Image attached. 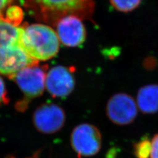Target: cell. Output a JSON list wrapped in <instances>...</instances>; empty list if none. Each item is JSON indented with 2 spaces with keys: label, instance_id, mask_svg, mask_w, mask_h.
Returning a JSON list of instances; mask_svg holds the SVG:
<instances>
[{
  "label": "cell",
  "instance_id": "obj_1",
  "mask_svg": "<svg viewBox=\"0 0 158 158\" xmlns=\"http://www.w3.org/2000/svg\"><path fill=\"white\" fill-rule=\"evenodd\" d=\"M22 27L0 17V74L9 78L21 69L36 65L21 43Z\"/></svg>",
  "mask_w": 158,
  "mask_h": 158
},
{
  "label": "cell",
  "instance_id": "obj_2",
  "mask_svg": "<svg viewBox=\"0 0 158 158\" xmlns=\"http://www.w3.org/2000/svg\"><path fill=\"white\" fill-rule=\"evenodd\" d=\"M21 43L28 55L37 61L56 56L59 48L57 34L50 27L41 24L22 27Z\"/></svg>",
  "mask_w": 158,
  "mask_h": 158
},
{
  "label": "cell",
  "instance_id": "obj_3",
  "mask_svg": "<svg viewBox=\"0 0 158 158\" xmlns=\"http://www.w3.org/2000/svg\"><path fill=\"white\" fill-rule=\"evenodd\" d=\"M71 142L74 151L79 157H90L100 150L102 136L96 127L83 123L74 128Z\"/></svg>",
  "mask_w": 158,
  "mask_h": 158
},
{
  "label": "cell",
  "instance_id": "obj_4",
  "mask_svg": "<svg viewBox=\"0 0 158 158\" xmlns=\"http://www.w3.org/2000/svg\"><path fill=\"white\" fill-rule=\"evenodd\" d=\"M46 69L34 65L24 68L13 76V79L27 99L41 96L46 88Z\"/></svg>",
  "mask_w": 158,
  "mask_h": 158
},
{
  "label": "cell",
  "instance_id": "obj_5",
  "mask_svg": "<svg viewBox=\"0 0 158 158\" xmlns=\"http://www.w3.org/2000/svg\"><path fill=\"white\" fill-rule=\"evenodd\" d=\"M109 118L118 125L131 123L137 116V105L131 96L120 93L113 96L109 100L106 107Z\"/></svg>",
  "mask_w": 158,
  "mask_h": 158
},
{
  "label": "cell",
  "instance_id": "obj_6",
  "mask_svg": "<svg viewBox=\"0 0 158 158\" xmlns=\"http://www.w3.org/2000/svg\"><path fill=\"white\" fill-rule=\"evenodd\" d=\"M65 121L63 109L53 103L39 106L33 115V122L37 130L42 133L52 134L59 131Z\"/></svg>",
  "mask_w": 158,
  "mask_h": 158
},
{
  "label": "cell",
  "instance_id": "obj_7",
  "mask_svg": "<svg viewBox=\"0 0 158 158\" xmlns=\"http://www.w3.org/2000/svg\"><path fill=\"white\" fill-rule=\"evenodd\" d=\"M75 77L71 69L56 66L46 74V88L53 97H64L70 94L75 88Z\"/></svg>",
  "mask_w": 158,
  "mask_h": 158
},
{
  "label": "cell",
  "instance_id": "obj_8",
  "mask_svg": "<svg viewBox=\"0 0 158 158\" xmlns=\"http://www.w3.org/2000/svg\"><path fill=\"white\" fill-rule=\"evenodd\" d=\"M44 13L76 16L90 11L92 0H31Z\"/></svg>",
  "mask_w": 158,
  "mask_h": 158
},
{
  "label": "cell",
  "instance_id": "obj_9",
  "mask_svg": "<svg viewBox=\"0 0 158 158\" xmlns=\"http://www.w3.org/2000/svg\"><path fill=\"white\" fill-rule=\"evenodd\" d=\"M57 36L65 46L77 47L85 40V28L77 16L67 15L61 18L57 24Z\"/></svg>",
  "mask_w": 158,
  "mask_h": 158
},
{
  "label": "cell",
  "instance_id": "obj_10",
  "mask_svg": "<svg viewBox=\"0 0 158 158\" xmlns=\"http://www.w3.org/2000/svg\"><path fill=\"white\" fill-rule=\"evenodd\" d=\"M137 106L140 110L152 114L158 111V85H148L142 87L138 92Z\"/></svg>",
  "mask_w": 158,
  "mask_h": 158
},
{
  "label": "cell",
  "instance_id": "obj_11",
  "mask_svg": "<svg viewBox=\"0 0 158 158\" xmlns=\"http://www.w3.org/2000/svg\"><path fill=\"white\" fill-rule=\"evenodd\" d=\"M151 140L144 138L135 146V154L136 158H150Z\"/></svg>",
  "mask_w": 158,
  "mask_h": 158
},
{
  "label": "cell",
  "instance_id": "obj_12",
  "mask_svg": "<svg viewBox=\"0 0 158 158\" xmlns=\"http://www.w3.org/2000/svg\"><path fill=\"white\" fill-rule=\"evenodd\" d=\"M142 0H111L112 6L120 11L128 12L135 9Z\"/></svg>",
  "mask_w": 158,
  "mask_h": 158
},
{
  "label": "cell",
  "instance_id": "obj_13",
  "mask_svg": "<svg viewBox=\"0 0 158 158\" xmlns=\"http://www.w3.org/2000/svg\"><path fill=\"white\" fill-rule=\"evenodd\" d=\"M3 17L9 23L18 26V24L21 22L23 11L21 9L17 6H10L6 10Z\"/></svg>",
  "mask_w": 158,
  "mask_h": 158
},
{
  "label": "cell",
  "instance_id": "obj_14",
  "mask_svg": "<svg viewBox=\"0 0 158 158\" xmlns=\"http://www.w3.org/2000/svg\"><path fill=\"white\" fill-rule=\"evenodd\" d=\"M9 102V98L7 97V92L3 78L0 76V106L7 104Z\"/></svg>",
  "mask_w": 158,
  "mask_h": 158
},
{
  "label": "cell",
  "instance_id": "obj_15",
  "mask_svg": "<svg viewBox=\"0 0 158 158\" xmlns=\"http://www.w3.org/2000/svg\"><path fill=\"white\" fill-rule=\"evenodd\" d=\"M150 140V158H158V133L153 136Z\"/></svg>",
  "mask_w": 158,
  "mask_h": 158
},
{
  "label": "cell",
  "instance_id": "obj_16",
  "mask_svg": "<svg viewBox=\"0 0 158 158\" xmlns=\"http://www.w3.org/2000/svg\"><path fill=\"white\" fill-rule=\"evenodd\" d=\"M13 2V0H0V17H3V13L10 5Z\"/></svg>",
  "mask_w": 158,
  "mask_h": 158
}]
</instances>
